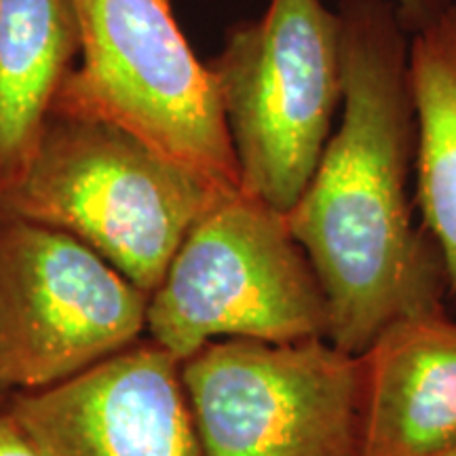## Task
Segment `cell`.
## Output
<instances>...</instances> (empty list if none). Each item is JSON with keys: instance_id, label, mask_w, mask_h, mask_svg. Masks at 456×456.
Instances as JSON below:
<instances>
[{"instance_id": "4", "label": "cell", "mask_w": 456, "mask_h": 456, "mask_svg": "<svg viewBox=\"0 0 456 456\" xmlns=\"http://www.w3.org/2000/svg\"><path fill=\"white\" fill-rule=\"evenodd\" d=\"M330 311L283 214L237 191L192 226L148 296L146 336L178 362L216 340L328 338Z\"/></svg>"}, {"instance_id": "8", "label": "cell", "mask_w": 456, "mask_h": 456, "mask_svg": "<svg viewBox=\"0 0 456 456\" xmlns=\"http://www.w3.org/2000/svg\"><path fill=\"white\" fill-rule=\"evenodd\" d=\"M4 406L45 456H201L180 362L148 338Z\"/></svg>"}, {"instance_id": "10", "label": "cell", "mask_w": 456, "mask_h": 456, "mask_svg": "<svg viewBox=\"0 0 456 456\" xmlns=\"http://www.w3.org/2000/svg\"><path fill=\"white\" fill-rule=\"evenodd\" d=\"M77 60L70 0H0V201L26 174Z\"/></svg>"}, {"instance_id": "7", "label": "cell", "mask_w": 456, "mask_h": 456, "mask_svg": "<svg viewBox=\"0 0 456 456\" xmlns=\"http://www.w3.org/2000/svg\"><path fill=\"white\" fill-rule=\"evenodd\" d=\"M148 294L66 232L0 216V389L60 385L146 334Z\"/></svg>"}, {"instance_id": "6", "label": "cell", "mask_w": 456, "mask_h": 456, "mask_svg": "<svg viewBox=\"0 0 456 456\" xmlns=\"http://www.w3.org/2000/svg\"><path fill=\"white\" fill-rule=\"evenodd\" d=\"M180 376L201 456H362V355L328 338L216 340Z\"/></svg>"}, {"instance_id": "5", "label": "cell", "mask_w": 456, "mask_h": 456, "mask_svg": "<svg viewBox=\"0 0 456 456\" xmlns=\"http://www.w3.org/2000/svg\"><path fill=\"white\" fill-rule=\"evenodd\" d=\"M70 3L78 60L51 112L118 125L226 191H239L218 89L171 0Z\"/></svg>"}, {"instance_id": "15", "label": "cell", "mask_w": 456, "mask_h": 456, "mask_svg": "<svg viewBox=\"0 0 456 456\" xmlns=\"http://www.w3.org/2000/svg\"><path fill=\"white\" fill-rule=\"evenodd\" d=\"M3 393H4V391H3V389H0V403H3V402H4V399H3Z\"/></svg>"}, {"instance_id": "13", "label": "cell", "mask_w": 456, "mask_h": 456, "mask_svg": "<svg viewBox=\"0 0 456 456\" xmlns=\"http://www.w3.org/2000/svg\"><path fill=\"white\" fill-rule=\"evenodd\" d=\"M436 3L437 0H395L399 13H402V20L406 21L408 28H414L416 21H419Z\"/></svg>"}, {"instance_id": "3", "label": "cell", "mask_w": 456, "mask_h": 456, "mask_svg": "<svg viewBox=\"0 0 456 456\" xmlns=\"http://www.w3.org/2000/svg\"><path fill=\"white\" fill-rule=\"evenodd\" d=\"M239 167V191L289 212L332 138L345 95L340 20L323 0H271L231 26L208 64Z\"/></svg>"}, {"instance_id": "9", "label": "cell", "mask_w": 456, "mask_h": 456, "mask_svg": "<svg viewBox=\"0 0 456 456\" xmlns=\"http://www.w3.org/2000/svg\"><path fill=\"white\" fill-rule=\"evenodd\" d=\"M362 362V456L456 448V322L442 306L395 319Z\"/></svg>"}, {"instance_id": "2", "label": "cell", "mask_w": 456, "mask_h": 456, "mask_svg": "<svg viewBox=\"0 0 456 456\" xmlns=\"http://www.w3.org/2000/svg\"><path fill=\"white\" fill-rule=\"evenodd\" d=\"M232 192L118 125L51 112L0 216L78 239L151 296L192 226Z\"/></svg>"}, {"instance_id": "12", "label": "cell", "mask_w": 456, "mask_h": 456, "mask_svg": "<svg viewBox=\"0 0 456 456\" xmlns=\"http://www.w3.org/2000/svg\"><path fill=\"white\" fill-rule=\"evenodd\" d=\"M0 456H45L9 414L4 402L0 403Z\"/></svg>"}, {"instance_id": "14", "label": "cell", "mask_w": 456, "mask_h": 456, "mask_svg": "<svg viewBox=\"0 0 456 456\" xmlns=\"http://www.w3.org/2000/svg\"><path fill=\"white\" fill-rule=\"evenodd\" d=\"M442 456H456V448H452V450H448L446 454H442Z\"/></svg>"}, {"instance_id": "11", "label": "cell", "mask_w": 456, "mask_h": 456, "mask_svg": "<svg viewBox=\"0 0 456 456\" xmlns=\"http://www.w3.org/2000/svg\"><path fill=\"white\" fill-rule=\"evenodd\" d=\"M416 110V201L456 296V3L416 21L408 51Z\"/></svg>"}, {"instance_id": "1", "label": "cell", "mask_w": 456, "mask_h": 456, "mask_svg": "<svg viewBox=\"0 0 456 456\" xmlns=\"http://www.w3.org/2000/svg\"><path fill=\"white\" fill-rule=\"evenodd\" d=\"M340 127L283 214L328 300V340L363 355L399 317L442 306L444 262L412 224L416 157L408 26L395 0H342Z\"/></svg>"}]
</instances>
